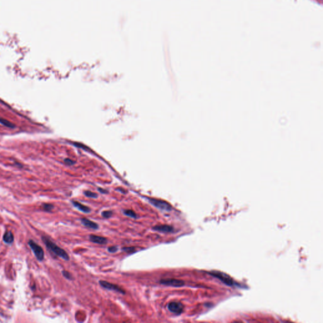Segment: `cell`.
<instances>
[{
    "mask_svg": "<svg viewBox=\"0 0 323 323\" xmlns=\"http://www.w3.org/2000/svg\"><path fill=\"white\" fill-rule=\"evenodd\" d=\"M42 240L43 242H44V244L46 246L47 248L50 251L53 252L55 255L62 258V259H63L64 260L68 261L69 260V255L67 254L66 251L64 249H63L62 248L60 247L57 245H56V244L54 243L52 241L46 237H42Z\"/></svg>",
    "mask_w": 323,
    "mask_h": 323,
    "instance_id": "1",
    "label": "cell"
},
{
    "mask_svg": "<svg viewBox=\"0 0 323 323\" xmlns=\"http://www.w3.org/2000/svg\"><path fill=\"white\" fill-rule=\"evenodd\" d=\"M147 199L148 200V202L150 204H152L153 206L156 207L157 208L160 210L170 212L172 209V206L169 203L166 202V201L151 198H147Z\"/></svg>",
    "mask_w": 323,
    "mask_h": 323,
    "instance_id": "2",
    "label": "cell"
},
{
    "mask_svg": "<svg viewBox=\"0 0 323 323\" xmlns=\"http://www.w3.org/2000/svg\"><path fill=\"white\" fill-rule=\"evenodd\" d=\"M28 246H30L31 249L34 252V255L36 257L39 261H42L44 258V253L42 248L38 245L36 242H35L33 240L28 241Z\"/></svg>",
    "mask_w": 323,
    "mask_h": 323,
    "instance_id": "3",
    "label": "cell"
},
{
    "mask_svg": "<svg viewBox=\"0 0 323 323\" xmlns=\"http://www.w3.org/2000/svg\"><path fill=\"white\" fill-rule=\"evenodd\" d=\"M212 275L218 278L221 281L223 282L224 283L228 285L232 286L234 284L233 279L230 277L228 275L219 271H213L211 273Z\"/></svg>",
    "mask_w": 323,
    "mask_h": 323,
    "instance_id": "4",
    "label": "cell"
},
{
    "mask_svg": "<svg viewBox=\"0 0 323 323\" xmlns=\"http://www.w3.org/2000/svg\"><path fill=\"white\" fill-rule=\"evenodd\" d=\"M99 284L100 285V286H102L104 289H105L107 290L116 291L121 293L125 294V291L123 289H122L120 286H118L117 285L112 284L108 282L104 281V280L99 281Z\"/></svg>",
    "mask_w": 323,
    "mask_h": 323,
    "instance_id": "5",
    "label": "cell"
},
{
    "mask_svg": "<svg viewBox=\"0 0 323 323\" xmlns=\"http://www.w3.org/2000/svg\"><path fill=\"white\" fill-rule=\"evenodd\" d=\"M159 283L162 285L174 287H181L184 286L185 284L183 280L177 279H161Z\"/></svg>",
    "mask_w": 323,
    "mask_h": 323,
    "instance_id": "6",
    "label": "cell"
},
{
    "mask_svg": "<svg viewBox=\"0 0 323 323\" xmlns=\"http://www.w3.org/2000/svg\"><path fill=\"white\" fill-rule=\"evenodd\" d=\"M168 309L171 312L177 315L181 314L184 310V305L179 302H172L168 305Z\"/></svg>",
    "mask_w": 323,
    "mask_h": 323,
    "instance_id": "7",
    "label": "cell"
},
{
    "mask_svg": "<svg viewBox=\"0 0 323 323\" xmlns=\"http://www.w3.org/2000/svg\"><path fill=\"white\" fill-rule=\"evenodd\" d=\"M153 230L162 233H170L174 231V228L169 225H158L154 226Z\"/></svg>",
    "mask_w": 323,
    "mask_h": 323,
    "instance_id": "8",
    "label": "cell"
},
{
    "mask_svg": "<svg viewBox=\"0 0 323 323\" xmlns=\"http://www.w3.org/2000/svg\"><path fill=\"white\" fill-rule=\"evenodd\" d=\"M89 239L92 242L98 244H101V245L106 244L107 243V241H108L107 239L105 237H104L96 235L94 234L90 235Z\"/></svg>",
    "mask_w": 323,
    "mask_h": 323,
    "instance_id": "9",
    "label": "cell"
},
{
    "mask_svg": "<svg viewBox=\"0 0 323 323\" xmlns=\"http://www.w3.org/2000/svg\"><path fill=\"white\" fill-rule=\"evenodd\" d=\"M81 223L85 227H87L89 228L97 230L99 228V225L96 224L95 222L92 221L86 218H83L81 219Z\"/></svg>",
    "mask_w": 323,
    "mask_h": 323,
    "instance_id": "10",
    "label": "cell"
},
{
    "mask_svg": "<svg viewBox=\"0 0 323 323\" xmlns=\"http://www.w3.org/2000/svg\"><path fill=\"white\" fill-rule=\"evenodd\" d=\"M71 202H72V204L74 205V206L75 208H76L78 210H79L83 212V213H90L91 212V209L89 207L80 203V202H76V201H72Z\"/></svg>",
    "mask_w": 323,
    "mask_h": 323,
    "instance_id": "11",
    "label": "cell"
},
{
    "mask_svg": "<svg viewBox=\"0 0 323 323\" xmlns=\"http://www.w3.org/2000/svg\"><path fill=\"white\" fill-rule=\"evenodd\" d=\"M3 241L6 244H11L14 241L13 234L11 232H6L3 235Z\"/></svg>",
    "mask_w": 323,
    "mask_h": 323,
    "instance_id": "12",
    "label": "cell"
},
{
    "mask_svg": "<svg viewBox=\"0 0 323 323\" xmlns=\"http://www.w3.org/2000/svg\"><path fill=\"white\" fill-rule=\"evenodd\" d=\"M123 212L127 217H131V218H137V215L136 214V213L134 211H133L131 210H123Z\"/></svg>",
    "mask_w": 323,
    "mask_h": 323,
    "instance_id": "13",
    "label": "cell"
},
{
    "mask_svg": "<svg viewBox=\"0 0 323 323\" xmlns=\"http://www.w3.org/2000/svg\"><path fill=\"white\" fill-rule=\"evenodd\" d=\"M0 124H2V125L6 127L10 128H15V125H14L13 123H11V122L8 121V120H6L5 119H2V118H0Z\"/></svg>",
    "mask_w": 323,
    "mask_h": 323,
    "instance_id": "14",
    "label": "cell"
},
{
    "mask_svg": "<svg viewBox=\"0 0 323 323\" xmlns=\"http://www.w3.org/2000/svg\"><path fill=\"white\" fill-rule=\"evenodd\" d=\"M84 195L88 197V198H97L98 195L95 192H93L90 191H86L84 192Z\"/></svg>",
    "mask_w": 323,
    "mask_h": 323,
    "instance_id": "15",
    "label": "cell"
},
{
    "mask_svg": "<svg viewBox=\"0 0 323 323\" xmlns=\"http://www.w3.org/2000/svg\"><path fill=\"white\" fill-rule=\"evenodd\" d=\"M102 216L105 218H111L112 215H113V212L112 211H103L101 213Z\"/></svg>",
    "mask_w": 323,
    "mask_h": 323,
    "instance_id": "16",
    "label": "cell"
},
{
    "mask_svg": "<svg viewBox=\"0 0 323 323\" xmlns=\"http://www.w3.org/2000/svg\"><path fill=\"white\" fill-rule=\"evenodd\" d=\"M42 208L43 209H44V210L47 211V212H51L53 208H54V206L53 205H51V204H43L42 205Z\"/></svg>",
    "mask_w": 323,
    "mask_h": 323,
    "instance_id": "17",
    "label": "cell"
},
{
    "mask_svg": "<svg viewBox=\"0 0 323 323\" xmlns=\"http://www.w3.org/2000/svg\"><path fill=\"white\" fill-rule=\"evenodd\" d=\"M62 274H63V275L64 276V278H66V279H69V280H71V279H73V276H72V275H71L70 273H69L68 271H62Z\"/></svg>",
    "mask_w": 323,
    "mask_h": 323,
    "instance_id": "18",
    "label": "cell"
},
{
    "mask_svg": "<svg viewBox=\"0 0 323 323\" xmlns=\"http://www.w3.org/2000/svg\"><path fill=\"white\" fill-rule=\"evenodd\" d=\"M122 250L129 253H134L136 250V249L134 247H123V248H122Z\"/></svg>",
    "mask_w": 323,
    "mask_h": 323,
    "instance_id": "19",
    "label": "cell"
},
{
    "mask_svg": "<svg viewBox=\"0 0 323 323\" xmlns=\"http://www.w3.org/2000/svg\"><path fill=\"white\" fill-rule=\"evenodd\" d=\"M107 250H108L109 252L111 253H114L118 250V248L117 246H111Z\"/></svg>",
    "mask_w": 323,
    "mask_h": 323,
    "instance_id": "20",
    "label": "cell"
},
{
    "mask_svg": "<svg viewBox=\"0 0 323 323\" xmlns=\"http://www.w3.org/2000/svg\"><path fill=\"white\" fill-rule=\"evenodd\" d=\"M64 162H65L67 164H69V165H73L75 163L73 161H72L70 159H66L64 160Z\"/></svg>",
    "mask_w": 323,
    "mask_h": 323,
    "instance_id": "21",
    "label": "cell"
},
{
    "mask_svg": "<svg viewBox=\"0 0 323 323\" xmlns=\"http://www.w3.org/2000/svg\"><path fill=\"white\" fill-rule=\"evenodd\" d=\"M98 191H99V192H101V193H102V194H107V193L109 192L108 191H107V190L104 189H102V188H99V189H98Z\"/></svg>",
    "mask_w": 323,
    "mask_h": 323,
    "instance_id": "22",
    "label": "cell"
}]
</instances>
